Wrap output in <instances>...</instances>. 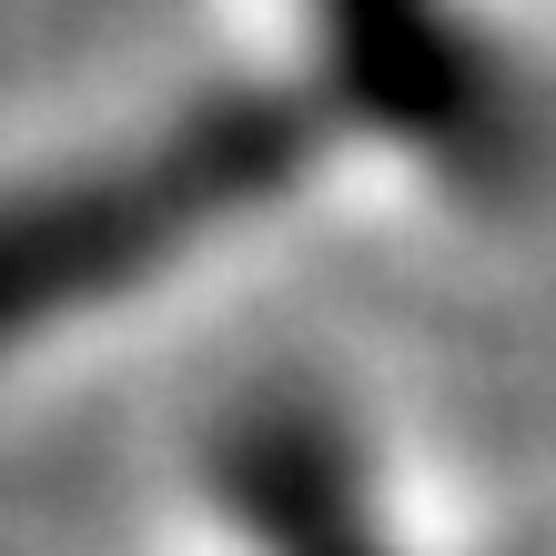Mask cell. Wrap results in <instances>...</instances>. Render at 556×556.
<instances>
[{
	"mask_svg": "<svg viewBox=\"0 0 556 556\" xmlns=\"http://www.w3.org/2000/svg\"><path fill=\"white\" fill-rule=\"evenodd\" d=\"M293 152H304L293 112L213 102L142 152L91 162V173L11 182L0 192V344L41 334L51 314H81L102 293H132L152 264L182 253V233H213L223 213L274 192Z\"/></svg>",
	"mask_w": 556,
	"mask_h": 556,
	"instance_id": "obj_1",
	"label": "cell"
}]
</instances>
